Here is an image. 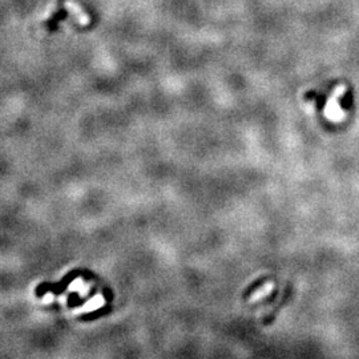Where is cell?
Here are the masks:
<instances>
[{
  "mask_svg": "<svg viewBox=\"0 0 359 359\" xmlns=\"http://www.w3.org/2000/svg\"><path fill=\"white\" fill-rule=\"evenodd\" d=\"M343 92H344V87L336 88V91L334 92V96L330 98L329 101H327V105H326V109H325V114H326V117L329 118V120L340 121L346 117V113H344L343 110L340 109V106L338 105V102H336V97H338V96L343 95Z\"/></svg>",
  "mask_w": 359,
  "mask_h": 359,
  "instance_id": "1",
  "label": "cell"
},
{
  "mask_svg": "<svg viewBox=\"0 0 359 359\" xmlns=\"http://www.w3.org/2000/svg\"><path fill=\"white\" fill-rule=\"evenodd\" d=\"M65 7L68 8L69 11H71L72 14L75 15V18L79 20L80 24L87 26V24L91 22V19H89V15H87V14L83 11V8L80 7L79 4H76L75 2H72V0H67V2H65Z\"/></svg>",
  "mask_w": 359,
  "mask_h": 359,
  "instance_id": "2",
  "label": "cell"
},
{
  "mask_svg": "<svg viewBox=\"0 0 359 359\" xmlns=\"http://www.w3.org/2000/svg\"><path fill=\"white\" fill-rule=\"evenodd\" d=\"M273 289H274V285H273V282H268V284H265L264 286L260 287V289H257V290L254 291L253 294H252V297L249 298V301L250 302H256V301H260V299L265 298L266 295H269L270 293H272Z\"/></svg>",
  "mask_w": 359,
  "mask_h": 359,
  "instance_id": "3",
  "label": "cell"
}]
</instances>
